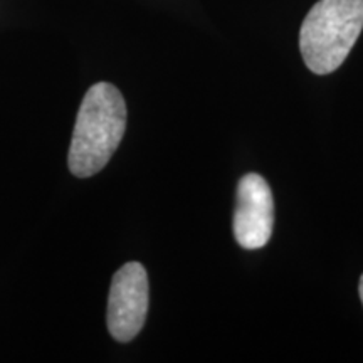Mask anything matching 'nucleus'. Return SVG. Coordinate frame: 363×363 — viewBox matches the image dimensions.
Returning a JSON list of instances; mask_svg holds the SVG:
<instances>
[{"label": "nucleus", "mask_w": 363, "mask_h": 363, "mask_svg": "<svg viewBox=\"0 0 363 363\" xmlns=\"http://www.w3.org/2000/svg\"><path fill=\"white\" fill-rule=\"evenodd\" d=\"M126 130V104L110 83L91 86L81 103L72 131L67 165L72 175L88 179L111 160Z\"/></svg>", "instance_id": "1"}, {"label": "nucleus", "mask_w": 363, "mask_h": 363, "mask_svg": "<svg viewBox=\"0 0 363 363\" xmlns=\"http://www.w3.org/2000/svg\"><path fill=\"white\" fill-rule=\"evenodd\" d=\"M363 30V0H318L299 30L308 69L330 74L343 65Z\"/></svg>", "instance_id": "2"}, {"label": "nucleus", "mask_w": 363, "mask_h": 363, "mask_svg": "<svg viewBox=\"0 0 363 363\" xmlns=\"http://www.w3.org/2000/svg\"><path fill=\"white\" fill-rule=\"evenodd\" d=\"M148 313V276L140 262H126L113 276L106 323L116 342H131Z\"/></svg>", "instance_id": "3"}, {"label": "nucleus", "mask_w": 363, "mask_h": 363, "mask_svg": "<svg viewBox=\"0 0 363 363\" xmlns=\"http://www.w3.org/2000/svg\"><path fill=\"white\" fill-rule=\"evenodd\" d=\"M274 227V201L267 182L259 174L239 180L234 212V235L244 249H261L269 242Z\"/></svg>", "instance_id": "4"}, {"label": "nucleus", "mask_w": 363, "mask_h": 363, "mask_svg": "<svg viewBox=\"0 0 363 363\" xmlns=\"http://www.w3.org/2000/svg\"><path fill=\"white\" fill-rule=\"evenodd\" d=\"M358 291H360V299H362V305H363V274L360 278V286H358Z\"/></svg>", "instance_id": "5"}]
</instances>
